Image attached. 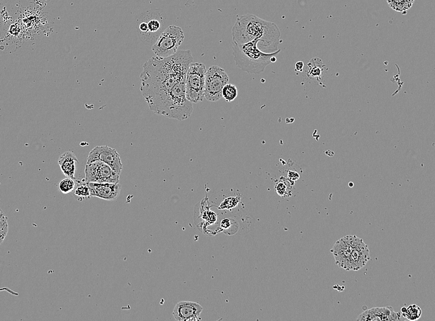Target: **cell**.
I'll list each match as a JSON object with an SVG mask.
<instances>
[{
	"instance_id": "cell-1",
	"label": "cell",
	"mask_w": 435,
	"mask_h": 321,
	"mask_svg": "<svg viewBox=\"0 0 435 321\" xmlns=\"http://www.w3.org/2000/svg\"><path fill=\"white\" fill-rule=\"evenodd\" d=\"M192 62L191 51L180 50L167 57H152L144 63L140 75V91L150 110L161 115L176 85L186 79Z\"/></svg>"
},
{
	"instance_id": "cell-2",
	"label": "cell",
	"mask_w": 435,
	"mask_h": 321,
	"mask_svg": "<svg viewBox=\"0 0 435 321\" xmlns=\"http://www.w3.org/2000/svg\"><path fill=\"white\" fill-rule=\"evenodd\" d=\"M233 41L244 44L259 40L258 47L265 53L278 50L281 32L275 23L267 21L253 14L241 15L232 28Z\"/></svg>"
},
{
	"instance_id": "cell-3",
	"label": "cell",
	"mask_w": 435,
	"mask_h": 321,
	"mask_svg": "<svg viewBox=\"0 0 435 321\" xmlns=\"http://www.w3.org/2000/svg\"><path fill=\"white\" fill-rule=\"evenodd\" d=\"M259 40H255L244 44L233 41L232 51L237 67L249 74H258L264 71L272 61V57L277 56L281 49L274 53L262 51L258 47Z\"/></svg>"
},
{
	"instance_id": "cell-4",
	"label": "cell",
	"mask_w": 435,
	"mask_h": 321,
	"mask_svg": "<svg viewBox=\"0 0 435 321\" xmlns=\"http://www.w3.org/2000/svg\"><path fill=\"white\" fill-rule=\"evenodd\" d=\"M165 15L157 9L143 12L137 22V32L140 40L147 45H154L165 28Z\"/></svg>"
},
{
	"instance_id": "cell-5",
	"label": "cell",
	"mask_w": 435,
	"mask_h": 321,
	"mask_svg": "<svg viewBox=\"0 0 435 321\" xmlns=\"http://www.w3.org/2000/svg\"><path fill=\"white\" fill-rule=\"evenodd\" d=\"M207 70L203 63L195 62L190 65L186 79V91L187 100L192 103L204 100L205 97V77Z\"/></svg>"
},
{
	"instance_id": "cell-6",
	"label": "cell",
	"mask_w": 435,
	"mask_h": 321,
	"mask_svg": "<svg viewBox=\"0 0 435 321\" xmlns=\"http://www.w3.org/2000/svg\"><path fill=\"white\" fill-rule=\"evenodd\" d=\"M184 38V33L181 27L173 25L168 26L152 46V51L160 57L173 55L178 52Z\"/></svg>"
},
{
	"instance_id": "cell-7",
	"label": "cell",
	"mask_w": 435,
	"mask_h": 321,
	"mask_svg": "<svg viewBox=\"0 0 435 321\" xmlns=\"http://www.w3.org/2000/svg\"><path fill=\"white\" fill-rule=\"evenodd\" d=\"M230 80L225 70L218 66L210 67L206 73L205 97L208 101H217L222 98L224 87Z\"/></svg>"
},
{
	"instance_id": "cell-8",
	"label": "cell",
	"mask_w": 435,
	"mask_h": 321,
	"mask_svg": "<svg viewBox=\"0 0 435 321\" xmlns=\"http://www.w3.org/2000/svg\"><path fill=\"white\" fill-rule=\"evenodd\" d=\"M85 180L87 183H119L120 175L108 164L100 161L87 164L85 168Z\"/></svg>"
},
{
	"instance_id": "cell-9",
	"label": "cell",
	"mask_w": 435,
	"mask_h": 321,
	"mask_svg": "<svg viewBox=\"0 0 435 321\" xmlns=\"http://www.w3.org/2000/svg\"><path fill=\"white\" fill-rule=\"evenodd\" d=\"M361 239L356 236H346L335 242L331 253L339 267L347 271L352 253Z\"/></svg>"
},
{
	"instance_id": "cell-10",
	"label": "cell",
	"mask_w": 435,
	"mask_h": 321,
	"mask_svg": "<svg viewBox=\"0 0 435 321\" xmlns=\"http://www.w3.org/2000/svg\"><path fill=\"white\" fill-rule=\"evenodd\" d=\"M95 161L104 162L108 164L117 173L121 174L123 165L120 156L115 149L108 146H98L93 148L88 155L87 164Z\"/></svg>"
},
{
	"instance_id": "cell-11",
	"label": "cell",
	"mask_w": 435,
	"mask_h": 321,
	"mask_svg": "<svg viewBox=\"0 0 435 321\" xmlns=\"http://www.w3.org/2000/svg\"><path fill=\"white\" fill-rule=\"evenodd\" d=\"M203 307L195 302L181 301L177 303L173 315L178 321H197L201 320Z\"/></svg>"
},
{
	"instance_id": "cell-12",
	"label": "cell",
	"mask_w": 435,
	"mask_h": 321,
	"mask_svg": "<svg viewBox=\"0 0 435 321\" xmlns=\"http://www.w3.org/2000/svg\"><path fill=\"white\" fill-rule=\"evenodd\" d=\"M87 184L90 188L91 197H97L107 201L115 200L121 190V186L119 182V183L90 182Z\"/></svg>"
},
{
	"instance_id": "cell-13",
	"label": "cell",
	"mask_w": 435,
	"mask_h": 321,
	"mask_svg": "<svg viewBox=\"0 0 435 321\" xmlns=\"http://www.w3.org/2000/svg\"><path fill=\"white\" fill-rule=\"evenodd\" d=\"M401 319L400 313H396L391 307L374 308L365 311L359 316L357 321H400Z\"/></svg>"
},
{
	"instance_id": "cell-14",
	"label": "cell",
	"mask_w": 435,
	"mask_h": 321,
	"mask_svg": "<svg viewBox=\"0 0 435 321\" xmlns=\"http://www.w3.org/2000/svg\"><path fill=\"white\" fill-rule=\"evenodd\" d=\"M79 163L76 156L71 151H66L59 156L58 164L65 176L69 178L75 179L76 163Z\"/></svg>"
},
{
	"instance_id": "cell-15",
	"label": "cell",
	"mask_w": 435,
	"mask_h": 321,
	"mask_svg": "<svg viewBox=\"0 0 435 321\" xmlns=\"http://www.w3.org/2000/svg\"><path fill=\"white\" fill-rule=\"evenodd\" d=\"M309 70L307 75L312 80L316 79L320 81L322 79L323 72L325 68V64L321 59L319 57H314L308 63Z\"/></svg>"
},
{
	"instance_id": "cell-16",
	"label": "cell",
	"mask_w": 435,
	"mask_h": 321,
	"mask_svg": "<svg viewBox=\"0 0 435 321\" xmlns=\"http://www.w3.org/2000/svg\"><path fill=\"white\" fill-rule=\"evenodd\" d=\"M387 1L394 11L405 14L413 6L415 0H387Z\"/></svg>"
},
{
	"instance_id": "cell-17",
	"label": "cell",
	"mask_w": 435,
	"mask_h": 321,
	"mask_svg": "<svg viewBox=\"0 0 435 321\" xmlns=\"http://www.w3.org/2000/svg\"><path fill=\"white\" fill-rule=\"evenodd\" d=\"M401 313H402L403 317L406 319L414 321L420 319L423 312L418 305H411L408 308H402Z\"/></svg>"
},
{
	"instance_id": "cell-18",
	"label": "cell",
	"mask_w": 435,
	"mask_h": 321,
	"mask_svg": "<svg viewBox=\"0 0 435 321\" xmlns=\"http://www.w3.org/2000/svg\"><path fill=\"white\" fill-rule=\"evenodd\" d=\"M238 88L233 84H226L222 90V98L226 102H232L238 96Z\"/></svg>"
},
{
	"instance_id": "cell-19",
	"label": "cell",
	"mask_w": 435,
	"mask_h": 321,
	"mask_svg": "<svg viewBox=\"0 0 435 321\" xmlns=\"http://www.w3.org/2000/svg\"><path fill=\"white\" fill-rule=\"evenodd\" d=\"M75 183L73 179L67 177L62 180L59 184V190L64 194H68L74 190Z\"/></svg>"
},
{
	"instance_id": "cell-20",
	"label": "cell",
	"mask_w": 435,
	"mask_h": 321,
	"mask_svg": "<svg viewBox=\"0 0 435 321\" xmlns=\"http://www.w3.org/2000/svg\"><path fill=\"white\" fill-rule=\"evenodd\" d=\"M0 215V244H2L8 232V223L7 218L5 217L3 212L1 210Z\"/></svg>"
},
{
	"instance_id": "cell-21",
	"label": "cell",
	"mask_w": 435,
	"mask_h": 321,
	"mask_svg": "<svg viewBox=\"0 0 435 321\" xmlns=\"http://www.w3.org/2000/svg\"><path fill=\"white\" fill-rule=\"evenodd\" d=\"M240 200L241 198L239 197H229L221 203L218 209L220 210H231L232 208L236 207L240 202Z\"/></svg>"
},
{
	"instance_id": "cell-22",
	"label": "cell",
	"mask_w": 435,
	"mask_h": 321,
	"mask_svg": "<svg viewBox=\"0 0 435 321\" xmlns=\"http://www.w3.org/2000/svg\"><path fill=\"white\" fill-rule=\"evenodd\" d=\"M74 194L77 197L82 198H89L90 196V188L88 187L87 182L84 181V183H81L74 190Z\"/></svg>"
},
{
	"instance_id": "cell-23",
	"label": "cell",
	"mask_w": 435,
	"mask_h": 321,
	"mask_svg": "<svg viewBox=\"0 0 435 321\" xmlns=\"http://www.w3.org/2000/svg\"><path fill=\"white\" fill-rule=\"evenodd\" d=\"M275 188L276 192L281 197H285L286 194H288L287 185L283 182H278V183L276 184Z\"/></svg>"
},
{
	"instance_id": "cell-24",
	"label": "cell",
	"mask_w": 435,
	"mask_h": 321,
	"mask_svg": "<svg viewBox=\"0 0 435 321\" xmlns=\"http://www.w3.org/2000/svg\"><path fill=\"white\" fill-rule=\"evenodd\" d=\"M288 179L292 182H294L299 179L300 176L298 174V172L294 171H290L288 172Z\"/></svg>"
},
{
	"instance_id": "cell-25",
	"label": "cell",
	"mask_w": 435,
	"mask_h": 321,
	"mask_svg": "<svg viewBox=\"0 0 435 321\" xmlns=\"http://www.w3.org/2000/svg\"><path fill=\"white\" fill-rule=\"evenodd\" d=\"M232 225V221L230 219H223L221 223V227L223 229H228Z\"/></svg>"
},
{
	"instance_id": "cell-26",
	"label": "cell",
	"mask_w": 435,
	"mask_h": 321,
	"mask_svg": "<svg viewBox=\"0 0 435 321\" xmlns=\"http://www.w3.org/2000/svg\"><path fill=\"white\" fill-rule=\"evenodd\" d=\"M304 66V63L302 61H298L295 64V70L296 71L302 72L303 71V68Z\"/></svg>"
}]
</instances>
